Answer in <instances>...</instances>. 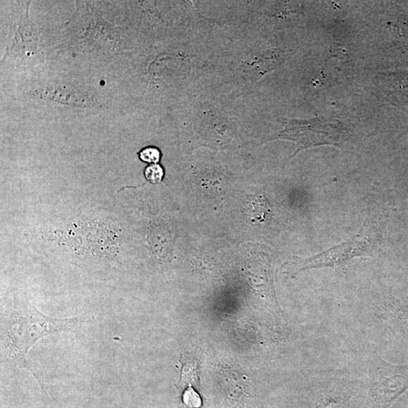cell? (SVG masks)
<instances>
[{
	"mask_svg": "<svg viewBox=\"0 0 408 408\" xmlns=\"http://www.w3.org/2000/svg\"><path fill=\"white\" fill-rule=\"evenodd\" d=\"M369 408H385L408 389V365H395L374 355L369 366Z\"/></svg>",
	"mask_w": 408,
	"mask_h": 408,
	"instance_id": "cell-3",
	"label": "cell"
},
{
	"mask_svg": "<svg viewBox=\"0 0 408 408\" xmlns=\"http://www.w3.org/2000/svg\"><path fill=\"white\" fill-rule=\"evenodd\" d=\"M379 313L381 318L408 345V302L390 295L383 302Z\"/></svg>",
	"mask_w": 408,
	"mask_h": 408,
	"instance_id": "cell-5",
	"label": "cell"
},
{
	"mask_svg": "<svg viewBox=\"0 0 408 408\" xmlns=\"http://www.w3.org/2000/svg\"><path fill=\"white\" fill-rule=\"evenodd\" d=\"M371 247L369 238L360 233L350 241L328 251L310 258L295 260L288 264V272L295 274L310 269L323 267L335 269L355 257L364 256L371 251Z\"/></svg>",
	"mask_w": 408,
	"mask_h": 408,
	"instance_id": "cell-4",
	"label": "cell"
},
{
	"mask_svg": "<svg viewBox=\"0 0 408 408\" xmlns=\"http://www.w3.org/2000/svg\"><path fill=\"white\" fill-rule=\"evenodd\" d=\"M144 175L146 179L152 184L160 183L163 177H165V170L160 166L155 163V165H150L146 167L144 172Z\"/></svg>",
	"mask_w": 408,
	"mask_h": 408,
	"instance_id": "cell-8",
	"label": "cell"
},
{
	"mask_svg": "<svg viewBox=\"0 0 408 408\" xmlns=\"http://www.w3.org/2000/svg\"><path fill=\"white\" fill-rule=\"evenodd\" d=\"M324 405L321 408H343V405H340V402H330L329 403H324Z\"/></svg>",
	"mask_w": 408,
	"mask_h": 408,
	"instance_id": "cell-9",
	"label": "cell"
},
{
	"mask_svg": "<svg viewBox=\"0 0 408 408\" xmlns=\"http://www.w3.org/2000/svg\"><path fill=\"white\" fill-rule=\"evenodd\" d=\"M281 122L283 129L275 139H288L297 143L298 150L293 156L305 149L321 146L340 147L345 136L343 125L336 119H283Z\"/></svg>",
	"mask_w": 408,
	"mask_h": 408,
	"instance_id": "cell-2",
	"label": "cell"
},
{
	"mask_svg": "<svg viewBox=\"0 0 408 408\" xmlns=\"http://www.w3.org/2000/svg\"><path fill=\"white\" fill-rule=\"evenodd\" d=\"M139 158L142 162L155 165L161 158V152L157 147L149 146L141 150Z\"/></svg>",
	"mask_w": 408,
	"mask_h": 408,
	"instance_id": "cell-7",
	"label": "cell"
},
{
	"mask_svg": "<svg viewBox=\"0 0 408 408\" xmlns=\"http://www.w3.org/2000/svg\"><path fill=\"white\" fill-rule=\"evenodd\" d=\"M86 320L84 318L52 319L32 306L25 305L10 319L5 344L8 354L27 365L25 357L37 340L51 333L76 331Z\"/></svg>",
	"mask_w": 408,
	"mask_h": 408,
	"instance_id": "cell-1",
	"label": "cell"
},
{
	"mask_svg": "<svg viewBox=\"0 0 408 408\" xmlns=\"http://www.w3.org/2000/svg\"><path fill=\"white\" fill-rule=\"evenodd\" d=\"M243 212L250 221L263 222L271 212L269 203L267 198L261 196H252L245 200Z\"/></svg>",
	"mask_w": 408,
	"mask_h": 408,
	"instance_id": "cell-6",
	"label": "cell"
}]
</instances>
